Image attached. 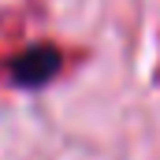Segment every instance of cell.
Wrapping results in <instances>:
<instances>
[{
	"label": "cell",
	"mask_w": 160,
	"mask_h": 160,
	"mask_svg": "<svg viewBox=\"0 0 160 160\" xmlns=\"http://www.w3.org/2000/svg\"><path fill=\"white\" fill-rule=\"evenodd\" d=\"M60 67H63L60 48H52V45H30L26 52H19L11 60V78L19 86H45L48 78H56Z\"/></svg>",
	"instance_id": "obj_1"
}]
</instances>
